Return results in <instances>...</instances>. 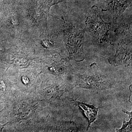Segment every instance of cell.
<instances>
[{
    "mask_svg": "<svg viewBox=\"0 0 132 132\" xmlns=\"http://www.w3.org/2000/svg\"><path fill=\"white\" fill-rule=\"evenodd\" d=\"M79 106L82 109L83 112L87 117L89 121V126L97 118L98 109L93 106L88 105L84 103L77 102Z\"/></svg>",
    "mask_w": 132,
    "mask_h": 132,
    "instance_id": "1",
    "label": "cell"
},
{
    "mask_svg": "<svg viewBox=\"0 0 132 132\" xmlns=\"http://www.w3.org/2000/svg\"><path fill=\"white\" fill-rule=\"evenodd\" d=\"M123 111L124 112L129 115L130 119V121L129 122H126L124 119L122 128L120 130L117 129L116 130L117 132L130 131H131L132 129V112H129L126 110H123Z\"/></svg>",
    "mask_w": 132,
    "mask_h": 132,
    "instance_id": "2",
    "label": "cell"
}]
</instances>
